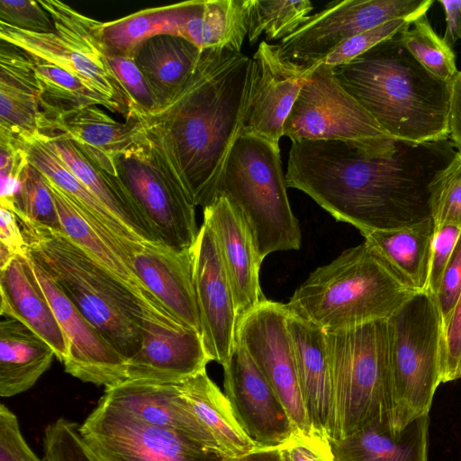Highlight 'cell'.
<instances>
[{
    "mask_svg": "<svg viewBox=\"0 0 461 461\" xmlns=\"http://www.w3.org/2000/svg\"><path fill=\"white\" fill-rule=\"evenodd\" d=\"M284 461H334L330 440L316 434H296L278 447Z\"/></svg>",
    "mask_w": 461,
    "mask_h": 461,
    "instance_id": "obj_50",
    "label": "cell"
},
{
    "mask_svg": "<svg viewBox=\"0 0 461 461\" xmlns=\"http://www.w3.org/2000/svg\"><path fill=\"white\" fill-rule=\"evenodd\" d=\"M436 301L445 330L461 295V234L444 271Z\"/></svg>",
    "mask_w": 461,
    "mask_h": 461,
    "instance_id": "obj_48",
    "label": "cell"
},
{
    "mask_svg": "<svg viewBox=\"0 0 461 461\" xmlns=\"http://www.w3.org/2000/svg\"><path fill=\"white\" fill-rule=\"evenodd\" d=\"M129 261L142 285L178 320L201 333L193 249L179 250L162 242L140 240L133 246Z\"/></svg>",
    "mask_w": 461,
    "mask_h": 461,
    "instance_id": "obj_21",
    "label": "cell"
},
{
    "mask_svg": "<svg viewBox=\"0 0 461 461\" xmlns=\"http://www.w3.org/2000/svg\"><path fill=\"white\" fill-rule=\"evenodd\" d=\"M223 370V393L258 448L278 447L299 433L275 390L238 341Z\"/></svg>",
    "mask_w": 461,
    "mask_h": 461,
    "instance_id": "obj_18",
    "label": "cell"
},
{
    "mask_svg": "<svg viewBox=\"0 0 461 461\" xmlns=\"http://www.w3.org/2000/svg\"><path fill=\"white\" fill-rule=\"evenodd\" d=\"M461 379V295L444 330L441 383Z\"/></svg>",
    "mask_w": 461,
    "mask_h": 461,
    "instance_id": "obj_49",
    "label": "cell"
},
{
    "mask_svg": "<svg viewBox=\"0 0 461 461\" xmlns=\"http://www.w3.org/2000/svg\"><path fill=\"white\" fill-rule=\"evenodd\" d=\"M456 152L450 140L386 137L371 147L303 140L292 142L285 181L363 236L430 218L429 185Z\"/></svg>",
    "mask_w": 461,
    "mask_h": 461,
    "instance_id": "obj_1",
    "label": "cell"
},
{
    "mask_svg": "<svg viewBox=\"0 0 461 461\" xmlns=\"http://www.w3.org/2000/svg\"><path fill=\"white\" fill-rule=\"evenodd\" d=\"M117 172L157 240L192 249L200 230L195 204L170 160L141 129L118 158Z\"/></svg>",
    "mask_w": 461,
    "mask_h": 461,
    "instance_id": "obj_10",
    "label": "cell"
},
{
    "mask_svg": "<svg viewBox=\"0 0 461 461\" xmlns=\"http://www.w3.org/2000/svg\"><path fill=\"white\" fill-rule=\"evenodd\" d=\"M201 52L202 50L192 42L169 34L149 38L137 48L134 61L159 106L189 77Z\"/></svg>",
    "mask_w": 461,
    "mask_h": 461,
    "instance_id": "obj_34",
    "label": "cell"
},
{
    "mask_svg": "<svg viewBox=\"0 0 461 461\" xmlns=\"http://www.w3.org/2000/svg\"><path fill=\"white\" fill-rule=\"evenodd\" d=\"M250 0H194L167 5L168 34L201 50L240 52L248 34Z\"/></svg>",
    "mask_w": 461,
    "mask_h": 461,
    "instance_id": "obj_24",
    "label": "cell"
},
{
    "mask_svg": "<svg viewBox=\"0 0 461 461\" xmlns=\"http://www.w3.org/2000/svg\"><path fill=\"white\" fill-rule=\"evenodd\" d=\"M226 461H284L278 447L258 448L237 458H226Z\"/></svg>",
    "mask_w": 461,
    "mask_h": 461,
    "instance_id": "obj_54",
    "label": "cell"
},
{
    "mask_svg": "<svg viewBox=\"0 0 461 461\" xmlns=\"http://www.w3.org/2000/svg\"><path fill=\"white\" fill-rule=\"evenodd\" d=\"M80 432L95 461H226L188 436L145 423L103 397Z\"/></svg>",
    "mask_w": 461,
    "mask_h": 461,
    "instance_id": "obj_11",
    "label": "cell"
},
{
    "mask_svg": "<svg viewBox=\"0 0 461 461\" xmlns=\"http://www.w3.org/2000/svg\"><path fill=\"white\" fill-rule=\"evenodd\" d=\"M165 6L139 11L123 18L103 23V37L110 53L133 57L146 40L167 34Z\"/></svg>",
    "mask_w": 461,
    "mask_h": 461,
    "instance_id": "obj_39",
    "label": "cell"
},
{
    "mask_svg": "<svg viewBox=\"0 0 461 461\" xmlns=\"http://www.w3.org/2000/svg\"><path fill=\"white\" fill-rule=\"evenodd\" d=\"M45 179L54 198L61 232L138 295L146 290L131 267L124 250L126 241L123 242L96 217L74 203L55 184Z\"/></svg>",
    "mask_w": 461,
    "mask_h": 461,
    "instance_id": "obj_29",
    "label": "cell"
},
{
    "mask_svg": "<svg viewBox=\"0 0 461 461\" xmlns=\"http://www.w3.org/2000/svg\"><path fill=\"white\" fill-rule=\"evenodd\" d=\"M0 244L14 256L26 251L18 217L12 211L2 206H0Z\"/></svg>",
    "mask_w": 461,
    "mask_h": 461,
    "instance_id": "obj_51",
    "label": "cell"
},
{
    "mask_svg": "<svg viewBox=\"0 0 461 461\" xmlns=\"http://www.w3.org/2000/svg\"><path fill=\"white\" fill-rule=\"evenodd\" d=\"M332 72L390 137L414 143L449 139L451 82L421 66L399 33Z\"/></svg>",
    "mask_w": 461,
    "mask_h": 461,
    "instance_id": "obj_3",
    "label": "cell"
},
{
    "mask_svg": "<svg viewBox=\"0 0 461 461\" xmlns=\"http://www.w3.org/2000/svg\"><path fill=\"white\" fill-rule=\"evenodd\" d=\"M286 324L299 386L312 430L331 440L333 402L326 332L288 307Z\"/></svg>",
    "mask_w": 461,
    "mask_h": 461,
    "instance_id": "obj_22",
    "label": "cell"
},
{
    "mask_svg": "<svg viewBox=\"0 0 461 461\" xmlns=\"http://www.w3.org/2000/svg\"><path fill=\"white\" fill-rule=\"evenodd\" d=\"M193 267L203 341L211 361L225 366L237 343L238 315L215 237L205 222L193 247Z\"/></svg>",
    "mask_w": 461,
    "mask_h": 461,
    "instance_id": "obj_19",
    "label": "cell"
},
{
    "mask_svg": "<svg viewBox=\"0 0 461 461\" xmlns=\"http://www.w3.org/2000/svg\"><path fill=\"white\" fill-rule=\"evenodd\" d=\"M0 23L28 32H54L51 16L39 1L0 0Z\"/></svg>",
    "mask_w": 461,
    "mask_h": 461,
    "instance_id": "obj_45",
    "label": "cell"
},
{
    "mask_svg": "<svg viewBox=\"0 0 461 461\" xmlns=\"http://www.w3.org/2000/svg\"><path fill=\"white\" fill-rule=\"evenodd\" d=\"M251 66L241 51L202 50L192 73L166 103L127 120L165 153L195 206L217 197L226 158L241 133Z\"/></svg>",
    "mask_w": 461,
    "mask_h": 461,
    "instance_id": "obj_2",
    "label": "cell"
},
{
    "mask_svg": "<svg viewBox=\"0 0 461 461\" xmlns=\"http://www.w3.org/2000/svg\"><path fill=\"white\" fill-rule=\"evenodd\" d=\"M234 295L238 321L267 299L259 285L262 259L242 215L224 195L203 207Z\"/></svg>",
    "mask_w": 461,
    "mask_h": 461,
    "instance_id": "obj_20",
    "label": "cell"
},
{
    "mask_svg": "<svg viewBox=\"0 0 461 461\" xmlns=\"http://www.w3.org/2000/svg\"><path fill=\"white\" fill-rule=\"evenodd\" d=\"M107 60L131 102L132 112L128 119L153 112L159 106L133 57L107 51Z\"/></svg>",
    "mask_w": 461,
    "mask_h": 461,
    "instance_id": "obj_43",
    "label": "cell"
},
{
    "mask_svg": "<svg viewBox=\"0 0 461 461\" xmlns=\"http://www.w3.org/2000/svg\"><path fill=\"white\" fill-rule=\"evenodd\" d=\"M292 142L340 140L371 147L390 137L321 62L302 87L285 122Z\"/></svg>",
    "mask_w": 461,
    "mask_h": 461,
    "instance_id": "obj_12",
    "label": "cell"
},
{
    "mask_svg": "<svg viewBox=\"0 0 461 461\" xmlns=\"http://www.w3.org/2000/svg\"><path fill=\"white\" fill-rule=\"evenodd\" d=\"M23 144L29 163L55 184L74 203L92 213L122 240L126 242L146 240L115 217L101 203L70 171L41 133Z\"/></svg>",
    "mask_w": 461,
    "mask_h": 461,
    "instance_id": "obj_35",
    "label": "cell"
},
{
    "mask_svg": "<svg viewBox=\"0 0 461 461\" xmlns=\"http://www.w3.org/2000/svg\"><path fill=\"white\" fill-rule=\"evenodd\" d=\"M325 332L333 402V436L330 441L340 440L369 426L391 430L387 320Z\"/></svg>",
    "mask_w": 461,
    "mask_h": 461,
    "instance_id": "obj_6",
    "label": "cell"
},
{
    "mask_svg": "<svg viewBox=\"0 0 461 461\" xmlns=\"http://www.w3.org/2000/svg\"><path fill=\"white\" fill-rule=\"evenodd\" d=\"M0 461H45L26 443L16 415L4 404L0 406Z\"/></svg>",
    "mask_w": 461,
    "mask_h": 461,
    "instance_id": "obj_46",
    "label": "cell"
},
{
    "mask_svg": "<svg viewBox=\"0 0 461 461\" xmlns=\"http://www.w3.org/2000/svg\"><path fill=\"white\" fill-rule=\"evenodd\" d=\"M312 9L308 0H250L249 43L254 44L263 33L268 41H282L305 23Z\"/></svg>",
    "mask_w": 461,
    "mask_h": 461,
    "instance_id": "obj_37",
    "label": "cell"
},
{
    "mask_svg": "<svg viewBox=\"0 0 461 461\" xmlns=\"http://www.w3.org/2000/svg\"><path fill=\"white\" fill-rule=\"evenodd\" d=\"M182 401L203 431L212 451L225 458L245 456L258 447L239 423L223 392L206 370L178 382Z\"/></svg>",
    "mask_w": 461,
    "mask_h": 461,
    "instance_id": "obj_27",
    "label": "cell"
},
{
    "mask_svg": "<svg viewBox=\"0 0 461 461\" xmlns=\"http://www.w3.org/2000/svg\"><path fill=\"white\" fill-rule=\"evenodd\" d=\"M103 398L145 423L176 430L212 450L182 401L178 383L125 381L105 388Z\"/></svg>",
    "mask_w": 461,
    "mask_h": 461,
    "instance_id": "obj_28",
    "label": "cell"
},
{
    "mask_svg": "<svg viewBox=\"0 0 461 461\" xmlns=\"http://www.w3.org/2000/svg\"><path fill=\"white\" fill-rule=\"evenodd\" d=\"M140 348L127 361V381L178 383L211 361L202 334L173 315L149 290L141 296Z\"/></svg>",
    "mask_w": 461,
    "mask_h": 461,
    "instance_id": "obj_14",
    "label": "cell"
},
{
    "mask_svg": "<svg viewBox=\"0 0 461 461\" xmlns=\"http://www.w3.org/2000/svg\"><path fill=\"white\" fill-rule=\"evenodd\" d=\"M39 133L47 140L70 171L115 217L141 239L159 242L119 176H111L95 166L65 135L51 131Z\"/></svg>",
    "mask_w": 461,
    "mask_h": 461,
    "instance_id": "obj_30",
    "label": "cell"
},
{
    "mask_svg": "<svg viewBox=\"0 0 461 461\" xmlns=\"http://www.w3.org/2000/svg\"><path fill=\"white\" fill-rule=\"evenodd\" d=\"M429 212L434 228L453 225L461 230V151L438 170L429 185Z\"/></svg>",
    "mask_w": 461,
    "mask_h": 461,
    "instance_id": "obj_41",
    "label": "cell"
},
{
    "mask_svg": "<svg viewBox=\"0 0 461 461\" xmlns=\"http://www.w3.org/2000/svg\"><path fill=\"white\" fill-rule=\"evenodd\" d=\"M438 3L443 7L447 23L443 40L452 48L461 40V0H440Z\"/></svg>",
    "mask_w": 461,
    "mask_h": 461,
    "instance_id": "obj_53",
    "label": "cell"
},
{
    "mask_svg": "<svg viewBox=\"0 0 461 461\" xmlns=\"http://www.w3.org/2000/svg\"><path fill=\"white\" fill-rule=\"evenodd\" d=\"M461 230L453 225L434 228L427 291L436 294Z\"/></svg>",
    "mask_w": 461,
    "mask_h": 461,
    "instance_id": "obj_47",
    "label": "cell"
},
{
    "mask_svg": "<svg viewBox=\"0 0 461 461\" xmlns=\"http://www.w3.org/2000/svg\"><path fill=\"white\" fill-rule=\"evenodd\" d=\"M391 430L398 436L429 415L441 384L444 331L434 294L417 292L388 320Z\"/></svg>",
    "mask_w": 461,
    "mask_h": 461,
    "instance_id": "obj_8",
    "label": "cell"
},
{
    "mask_svg": "<svg viewBox=\"0 0 461 461\" xmlns=\"http://www.w3.org/2000/svg\"><path fill=\"white\" fill-rule=\"evenodd\" d=\"M251 59L241 133L258 136L279 148L285 122L302 87L320 63L300 66L285 59L278 44L265 41Z\"/></svg>",
    "mask_w": 461,
    "mask_h": 461,
    "instance_id": "obj_16",
    "label": "cell"
},
{
    "mask_svg": "<svg viewBox=\"0 0 461 461\" xmlns=\"http://www.w3.org/2000/svg\"><path fill=\"white\" fill-rule=\"evenodd\" d=\"M41 91L32 58L0 41V133L25 142L39 131Z\"/></svg>",
    "mask_w": 461,
    "mask_h": 461,
    "instance_id": "obj_26",
    "label": "cell"
},
{
    "mask_svg": "<svg viewBox=\"0 0 461 461\" xmlns=\"http://www.w3.org/2000/svg\"><path fill=\"white\" fill-rule=\"evenodd\" d=\"M434 223L428 218L363 235L365 243L410 287L426 292Z\"/></svg>",
    "mask_w": 461,
    "mask_h": 461,
    "instance_id": "obj_32",
    "label": "cell"
},
{
    "mask_svg": "<svg viewBox=\"0 0 461 461\" xmlns=\"http://www.w3.org/2000/svg\"><path fill=\"white\" fill-rule=\"evenodd\" d=\"M34 277L51 306L68 343L65 371L104 388L127 381V360L92 326L64 294L49 273L27 251Z\"/></svg>",
    "mask_w": 461,
    "mask_h": 461,
    "instance_id": "obj_17",
    "label": "cell"
},
{
    "mask_svg": "<svg viewBox=\"0 0 461 461\" xmlns=\"http://www.w3.org/2000/svg\"><path fill=\"white\" fill-rule=\"evenodd\" d=\"M286 303L262 301L238 321L237 341L281 400L298 432L315 434L303 404L286 324Z\"/></svg>",
    "mask_w": 461,
    "mask_h": 461,
    "instance_id": "obj_15",
    "label": "cell"
},
{
    "mask_svg": "<svg viewBox=\"0 0 461 461\" xmlns=\"http://www.w3.org/2000/svg\"><path fill=\"white\" fill-rule=\"evenodd\" d=\"M414 21L405 18L395 19L359 32L337 47L321 63L331 68L348 63L381 41L397 35Z\"/></svg>",
    "mask_w": 461,
    "mask_h": 461,
    "instance_id": "obj_44",
    "label": "cell"
},
{
    "mask_svg": "<svg viewBox=\"0 0 461 461\" xmlns=\"http://www.w3.org/2000/svg\"><path fill=\"white\" fill-rule=\"evenodd\" d=\"M416 293L363 242L312 272L286 306L334 331L388 320Z\"/></svg>",
    "mask_w": 461,
    "mask_h": 461,
    "instance_id": "obj_5",
    "label": "cell"
},
{
    "mask_svg": "<svg viewBox=\"0 0 461 461\" xmlns=\"http://www.w3.org/2000/svg\"><path fill=\"white\" fill-rule=\"evenodd\" d=\"M45 461H95L80 432V425L59 418L48 425L43 438Z\"/></svg>",
    "mask_w": 461,
    "mask_h": 461,
    "instance_id": "obj_42",
    "label": "cell"
},
{
    "mask_svg": "<svg viewBox=\"0 0 461 461\" xmlns=\"http://www.w3.org/2000/svg\"><path fill=\"white\" fill-rule=\"evenodd\" d=\"M39 3L51 16L54 32H33L0 23V41L72 74L104 97L111 112L123 115L126 121L131 114L132 105L108 63L104 23L80 14L61 1Z\"/></svg>",
    "mask_w": 461,
    "mask_h": 461,
    "instance_id": "obj_9",
    "label": "cell"
},
{
    "mask_svg": "<svg viewBox=\"0 0 461 461\" xmlns=\"http://www.w3.org/2000/svg\"><path fill=\"white\" fill-rule=\"evenodd\" d=\"M30 57L41 91L42 115L50 116L88 105H102L111 111L104 97L87 88L75 76L52 63Z\"/></svg>",
    "mask_w": 461,
    "mask_h": 461,
    "instance_id": "obj_36",
    "label": "cell"
},
{
    "mask_svg": "<svg viewBox=\"0 0 461 461\" xmlns=\"http://www.w3.org/2000/svg\"><path fill=\"white\" fill-rule=\"evenodd\" d=\"M286 188L280 149L258 136L240 134L226 158L217 196H226L242 215L262 260L301 247Z\"/></svg>",
    "mask_w": 461,
    "mask_h": 461,
    "instance_id": "obj_7",
    "label": "cell"
},
{
    "mask_svg": "<svg viewBox=\"0 0 461 461\" xmlns=\"http://www.w3.org/2000/svg\"><path fill=\"white\" fill-rule=\"evenodd\" d=\"M432 5V0L332 1L283 39L280 52L285 59L309 68L352 36L388 21L416 20Z\"/></svg>",
    "mask_w": 461,
    "mask_h": 461,
    "instance_id": "obj_13",
    "label": "cell"
},
{
    "mask_svg": "<svg viewBox=\"0 0 461 461\" xmlns=\"http://www.w3.org/2000/svg\"><path fill=\"white\" fill-rule=\"evenodd\" d=\"M0 313L16 320L44 339L61 362L68 343L46 296L34 277L25 253L15 255L0 268Z\"/></svg>",
    "mask_w": 461,
    "mask_h": 461,
    "instance_id": "obj_25",
    "label": "cell"
},
{
    "mask_svg": "<svg viewBox=\"0 0 461 461\" xmlns=\"http://www.w3.org/2000/svg\"><path fill=\"white\" fill-rule=\"evenodd\" d=\"M448 131L449 140L461 151V71L451 81Z\"/></svg>",
    "mask_w": 461,
    "mask_h": 461,
    "instance_id": "obj_52",
    "label": "cell"
},
{
    "mask_svg": "<svg viewBox=\"0 0 461 461\" xmlns=\"http://www.w3.org/2000/svg\"><path fill=\"white\" fill-rule=\"evenodd\" d=\"M412 57L428 71L446 82H451L458 72L452 48L432 29L426 14L399 33Z\"/></svg>",
    "mask_w": 461,
    "mask_h": 461,
    "instance_id": "obj_38",
    "label": "cell"
},
{
    "mask_svg": "<svg viewBox=\"0 0 461 461\" xmlns=\"http://www.w3.org/2000/svg\"><path fill=\"white\" fill-rule=\"evenodd\" d=\"M47 131L59 132L73 140L95 166L114 176H118V158L140 134L134 121L119 122L98 105L42 115L39 132Z\"/></svg>",
    "mask_w": 461,
    "mask_h": 461,
    "instance_id": "obj_23",
    "label": "cell"
},
{
    "mask_svg": "<svg viewBox=\"0 0 461 461\" xmlns=\"http://www.w3.org/2000/svg\"><path fill=\"white\" fill-rule=\"evenodd\" d=\"M429 420V415L422 416L395 437L369 426L330 441L334 461H428Z\"/></svg>",
    "mask_w": 461,
    "mask_h": 461,
    "instance_id": "obj_33",
    "label": "cell"
},
{
    "mask_svg": "<svg viewBox=\"0 0 461 461\" xmlns=\"http://www.w3.org/2000/svg\"><path fill=\"white\" fill-rule=\"evenodd\" d=\"M55 352L20 321H0V396L12 397L32 388L50 366Z\"/></svg>",
    "mask_w": 461,
    "mask_h": 461,
    "instance_id": "obj_31",
    "label": "cell"
},
{
    "mask_svg": "<svg viewBox=\"0 0 461 461\" xmlns=\"http://www.w3.org/2000/svg\"><path fill=\"white\" fill-rule=\"evenodd\" d=\"M13 212L21 221H28L61 231L52 193L44 176L30 163L20 181Z\"/></svg>",
    "mask_w": 461,
    "mask_h": 461,
    "instance_id": "obj_40",
    "label": "cell"
},
{
    "mask_svg": "<svg viewBox=\"0 0 461 461\" xmlns=\"http://www.w3.org/2000/svg\"><path fill=\"white\" fill-rule=\"evenodd\" d=\"M19 221L28 254L123 358L132 357L142 339L140 295L63 232Z\"/></svg>",
    "mask_w": 461,
    "mask_h": 461,
    "instance_id": "obj_4",
    "label": "cell"
}]
</instances>
